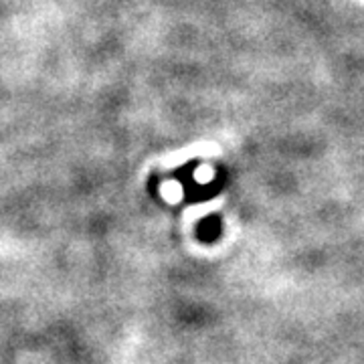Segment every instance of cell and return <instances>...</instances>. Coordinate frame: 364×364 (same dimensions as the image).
<instances>
[]
</instances>
